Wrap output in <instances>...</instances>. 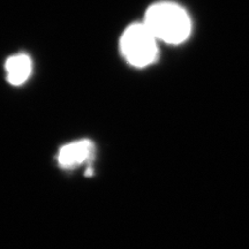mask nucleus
I'll return each instance as SVG.
<instances>
[{
	"mask_svg": "<svg viewBox=\"0 0 249 249\" xmlns=\"http://www.w3.org/2000/svg\"><path fill=\"white\" fill-rule=\"evenodd\" d=\"M6 74L11 85L20 86L26 82L31 73V60L27 54H15L6 61Z\"/></svg>",
	"mask_w": 249,
	"mask_h": 249,
	"instance_id": "20e7f679",
	"label": "nucleus"
},
{
	"mask_svg": "<svg viewBox=\"0 0 249 249\" xmlns=\"http://www.w3.org/2000/svg\"><path fill=\"white\" fill-rule=\"evenodd\" d=\"M144 24L157 39L169 44H180L191 35L192 23L181 6L170 1L152 5L145 13Z\"/></svg>",
	"mask_w": 249,
	"mask_h": 249,
	"instance_id": "f257e3e1",
	"label": "nucleus"
},
{
	"mask_svg": "<svg viewBox=\"0 0 249 249\" xmlns=\"http://www.w3.org/2000/svg\"><path fill=\"white\" fill-rule=\"evenodd\" d=\"M157 38L143 23L132 24L120 38L121 53L135 67H145L157 58Z\"/></svg>",
	"mask_w": 249,
	"mask_h": 249,
	"instance_id": "f03ea898",
	"label": "nucleus"
},
{
	"mask_svg": "<svg viewBox=\"0 0 249 249\" xmlns=\"http://www.w3.org/2000/svg\"><path fill=\"white\" fill-rule=\"evenodd\" d=\"M95 152V145L90 140L68 143L60 149L58 163L64 169H74L91 160Z\"/></svg>",
	"mask_w": 249,
	"mask_h": 249,
	"instance_id": "7ed1b4c3",
	"label": "nucleus"
}]
</instances>
